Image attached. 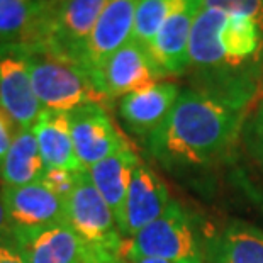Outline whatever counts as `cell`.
I'll use <instances>...</instances> for the list:
<instances>
[{
    "label": "cell",
    "instance_id": "1",
    "mask_svg": "<svg viewBox=\"0 0 263 263\" xmlns=\"http://www.w3.org/2000/svg\"><path fill=\"white\" fill-rule=\"evenodd\" d=\"M241 121L243 105L185 88L146 146L163 165L207 163L236 139Z\"/></svg>",
    "mask_w": 263,
    "mask_h": 263
},
{
    "label": "cell",
    "instance_id": "2",
    "mask_svg": "<svg viewBox=\"0 0 263 263\" xmlns=\"http://www.w3.org/2000/svg\"><path fill=\"white\" fill-rule=\"evenodd\" d=\"M17 51L26 60L32 88L43 109L70 112L85 104L104 105L109 102L95 87L90 73L77 61L58 57L44 49H17Z\"/></svg>",
    "mask_w": 263,
    "mask_h": 263
},
{
    "label": "cell",
    "instance_id": "3",
    "mask_svg": "<svg viewBox=\"0 0 263 263\" xmlns=\"http://www.w3.org/2000/svg\"><path fill=\"white\" fill-rule=\"evenodd\" d=\"M124 255L126 260L148 256L173 263H204L205 260L190 217L175 200L155 222L126 239Z\"/></svg>",
    "mask_w": 263,
    "mask_h": 263
},
{
    "label": "cell",
    "instance_id": "4",
    "mask_svg": "<svg viewBox=\"0 0 263 263\" xmlns=\"http://www.w3.org/2000/svg\"><path fill=\"white\" fill-rule=\"evenodd\" d=\"M105 2L107 0H60L46 5V39L43 46L36 49L73 60L83 66L88 37Z\"/></svg>",
    "mask_w": 263,
    "mask_h": 263
},
{
    "label": "cell",
    "instance_id": "5",
    "mask_svg": "<svg viewBox=\"0 0 263 263\" xmlns=\"http://www.w3.org/2000/svg\"><path fill=\"white\" fill-rule=\"evenodd\" d=\"M66 216L68 224L88 246L124 253L126 239L119 231L114 212L95 189L87 170L78 173L77 187L66 199Z\"/></svg>",
    "mask_w": 263,
    "mask_h": 263
},
{
    "label": "cell",
    "instance_id": "6",
    "mask_svg": "<svg viewBox=\"0 0 263 263\" xmlns=\"http://www.w3.org/2000/svg\"><path fill=\"white\" fill-rule=\"evenodd\" d=\"M90 77L107 100L143 90L165 78L151 51L136 39H131L119 51L93 68Z\"/></svg>",
    "mask_w": 263,
    "mask_h": 263
},
{
    "label": "cell",
    "instance_id": "7",
    "mask_svg": "<svg viewBox=\"0 0 263 263\" xmlns=\"http://www.w3.org/2000/svg\"><path fill=\"white\" fill-rule=\"evenodd\" d=\"M75 153L88 170L95 163L129 146L102 104H85L68 112Z\"/></svg>",
    "mask_w": 263,
    "mask_h": 263
},
{
    "label": "cell",
    "instance_id": "8",
    "mask_svg": "<svg viewBox=\"0 0 263 263\" xmlns=\"http://www.w3.org/2000/svg\"><path fill=\"white\" fill-rule=\"evenodd\" d=\"M0 109L19 131L31 129L43 110L24 57L10 46H0Z\"/></svg>",
    "mask_w": 263,
    "mask_h": 263
},
{
    "label": "cell",
    "instance_id": "9",
    "mask_svg": "<svg viewBox=\"0 0 263 263\" xmlns=\"http://www.w3.org/2000/svg\"><path fill=\"white\" fill-rule=\"evenodd\" d=\"M204 0H178L148 48L165 77L185 73L190 66V31Z\"/></svg>",
    "mask_w": 263,
    "mask_h": 263
},
{
    "label": "cell",
    "instance_id": "10",
    "mask_svg": "<svg viewBox=\"0 0 263 263\" xmlns=\"http://www.w3.org/2000/svg\"><path fill=\"white\" fill-rule=\"evenodd\" d=\"M14 229H34L68 224L66 200L60 199L41 182L0 190Z\"/></svg>",
    "mask_w": 263,
    "mask_h": 263
},
{
    "label": "cell",
    "instance_id": "11",
    "mask_svg": "<svg viewBox=\"0 0 263 263\" xmlns=\"http://www.w3.org/2000/svg\"><path fill=\"white\" fill-rule=\"evenodd\" d=\"M172 199L163 180L148 165L139 161L134 166L124 204V216L121 224L122 238L129 239L151 222H155L168 209Z\"/></svg>",
    "mask_w": 263,
    "mask_h": 263
},
{
    "label": "cell",
    "instance_id": "12",
    "mask_svg": "<svg viewBox=\"0 0 263 263\" xmlns=\"http://www.w3.org/2000/svg\"><path fill=\"white\" fill-rule=\"evenodd\" d=\"M14 243L29 263H83L87 243L70 224L14 229Z\"/></svg>",
    "mask_w": 263,
    "mask_h": 263
},
{
    "label": "cell",
    "instance_id": "13",
    "mask_svg": "<svg viewBox=\"0 0 263 263\" xmlns=\"http://www.w3.org/2000/svg\"><path fill=\"white\" fill-rule=\"evenodd\" d=\"M138 0H107L88 37L83 66L90 73L133 39Z\"/></svg>",
    "mask_w": 263,
    "mask_h": 263
},
{
    "label": "cell",
    "instance_id": "14",
    "mask_svg": "<svg viewBox=\"0 0 263 263\" xmlns=\"http://www.w3.org/2000/svg\"><path fill=\"white\" fill-rule=\"evenodd\" d=\"M180 92L177 83L161 80L121 97L119 114L133 133L149 138L168 117Z\"/></svg>",
    "mask_w": 263,
    "mask_h": 263
},
{
    "label": "cell",
    "instance_id": "15",
    "mask_svg": "<svg viewBox=\"0 0 263 263\" xmlns=\"http://www.w3.org/2000/svg\"><path fill=\"white\" fill-rule=\"evenodd\" d=\"M32 131L36 134L39 153L46 168H66L71 172L85 170L75 153L68 112L43 109L32 126Z\"/></svg>",
    "mask_w": 263,
    "mask_h": 263
},
{
    "label": "cell",
    "instance_id": "16",
    "mask_svg": "<svg viewBox=\"0 0 263 263\" xmlns=\"http://www.w3.org/2000/svg\"><path fill=\"white\" fill-rule=\"evenodd\" d=\"M138 163V155L134 153L131 146H127L87 170L95 189L99 190L100 195L105 199V202L112 209L119 231L122 224V216H124V204L127 190H129L131 177L134 166Z\"/></svg>",
    "mask_w": 263,
    "mask_h": 263
},
{
    "label": "cell",
    "instance_id": "17",
    "mask_svg": "<svg viewBox=\"0 0 263 263\" xmlns=\"http://www.w3.org/2000/svg\"><path fill=\"white\" fill-rule=\"evenodd\" d=\"M44 172L46 166L32 127L17 131L0 168V180L5 187H24L41 182Z\"/></svg>",
    "mask_w": 263,
    "mask_h": 263
},
{
    "label": "cell",
    "instance_id": "18",
    "mask_svg": "<svg viewBox=\"0 0 263 263\" xmlns=\"http://www.w3.org/2000/svg\"><path fill=\"white\" fill-rule=\"evenodd\" d=\"M228 19V14L214 7H202L190 31V65L199 68H219L229 66L222 51L219 36Z\"/></svg>",
    "mask_w": 263,
    "mask_h": 263
},
{
    "label": "cell",
    "instance_id": "19",
    "mask_svg": "<svg viewBox=\"0 0 263 263\" xmlns=\"http://www.w3.org/2000/svg\"><path fill=\"white\" fill-rule=\"evenodd\" d=\"M41 19L43 5L36 0H0V46H31Z\"/></svg>",
    "mask_w": 263,
    "mask_h": 263
},
{
    "label": "cell",
    "instance_id": "20",
    "mask_svg": "<svg viewBox=\"0 0 263 263\" xmlns=\"http://www.w3.org/2000/svg\"><path fill=\"white\" fill-rule=\"evenodd\" d=\"M261 26L246 15L228 14V19L221 29V46L226 54L228 65L236 66L250 60L260 48Z\"/></svg>",
    "mask_w": 263,
    "mask_h": 263
},
{
    "label": "cell",
    "instance_id": "21",
    "mask_svg": "<svg viewBox=\"0 0 263 263\" xmlns=\"http://www.w3.org/2000/svg\"><path fill=\"white\" fill-rule=\"evenodd\" d=\"M217 251L219 263H263V233L234 226L226 231Z\"/></svg>",
    "mask_w": 263,
    "mask_h": 263
},
{
    "label": "cell",
    "instance_id": "22",
    "mask_svg": "<svg viewBox=\"0 0 263 263\" xmlns=\"http://www.w3.org/2000/svg\"><path fill=\"white\" fill-rule=\"evenodd\" d=\"M177 2L178 0H138L133 39L149 48Z\"/></svg>",
    "mask_w": 263,
    "mask_h": 263
},
{
    "label": "cell",
    "instance_id": "23",
    "mask_svg": "<svg viewBox=\"0 0 263 263\" xmlns=\"http://www.w3.org/2000/svg\"><path fill=\"white\" fill-rule=\"evenodd\" d=\"M204 7L219 9L226 14L246 15L263 27V0H204Z\"/></svg>",
    "mask_w": 263,
    "mask_h": 263
},
{
    "label": "cell",
    "instance_id": "24",
    "mask_svg": "<svg viewBox=\"0 0 263 263\" xmlns=\"http://www.w3.org/2000/svg\"><path fill=\"white\" fill-rule=\"evenodd\" d=\"M78 173L66 168H46L41 178V183L46 185L53 194H57L60 199L66 200L77 187Z\"/></svg>",
    "mask_w": 263,
    "mask_h": 263
},
{
    "label": "cell",
    "instance_id": "25",
    "mask_svg": "<svg viewBox=\"0 0 263 263\" xmlns=\"http://www.w3.org/2000/svg\"><path fill=\"white\" fill-rule=\"evenodd\" d=\"M17 127L14 126V122L9 119V116L0 109V168H2V163L5 160V155L12 144L14 136L17 134Z\"/></svg>",
    "mask_w": 263,
    "mask_h": 263
},
{
    "label": "cell",
    "instance_id": "26",
    "mask_svg": "<svg viewBox=\"0 0 263 263\" xmlns=\"http://www.w3.org/2000/svg\"><path fill=\"white\" fill-rule=\"evenodd\" d=\"M0 263H29L21 253L12 238L0 243Z\"/></svg>",
    "mask_w": 263,
    "mask_h": 263
},
{
    "label": "cell",
    "instance_id": "27",
    "mask_svg": "<svg viewBox=\"0 0 263 263\" xmlns=\"http://www.w3.org/2000/svg\"><path fill=\"white\" fill-rule=\"evenodd\" d=\"M12 233H14V226H12V222H10V217L7 214V209H5V204L2 199V194H0V243L9 238H12Z\"/></svg>",
    "mask_w": 263,
    "mask_h": 263
},
{
    "label": "cell",
    "instance_id": "28",
    "mask_svg": "<svg viewBox=\"0 0 263 263\" xmlns=\"http://www.w3.org/2000/svg\"><path fill=\"white\" fill-rule=\"evenodd\" d=\"M124 260V256H102V258H87L83 263H119Z\"/></svg>",
    "mask_w": 263,
    "mask_h": 263
},
{
    "label": "cell",
    "instance_id": "29",
    "mask_svg": "<svg viewBox=\"0 0 263 263\" xmlns=\"http://www.w3.org/2000/svg\"><path fill=\"white\" fill-rule=\"evenodd\" d=\"M127 263H173V261L161 260V258H148V256H139V258L127 260Z\"/></svg>",
    "mask_w": 263,
    "mask_h": 263
},
{
    "label": "cell",
    "instance_id": "30",
    "mask_svg": "<svg viewBox=\"0 0 263 263\" xmlns=\"http://www.w3.org/2000/svg\"><path fill=\"white\" fill-rule=\"evenodd\" d=\"M256 133H258V143H260L261 155H263V110L258 117V122H256Z\"/></svg>",
    "mask_w": 263,
    "mask_h": 263
},
{
    "label": "cell",
    "instance_id": "31",
    "mask_svg": "<svg viewBox=\"0 0 263 263\" xmlns=\"http://www.w3.org/2000/svg\"><path fill=\"white\" fill-rule=\"evenodd\" d=\"M37 4H43V5H49V4H54V2H60V0H36Z\"/></svg>",
    "mask_w": 263,
    "mask_h": 263
}]
</instances>
